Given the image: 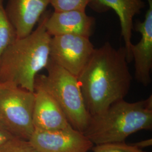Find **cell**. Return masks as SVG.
Here are the masks:
<instances>
[{"label":"cell","mask_w":152,"mask_h":152,"mask_svg":"<svg viewBox=\"0 0 152 152\" xmlns=\"http://www.w3.org/2000/svg\"><path fill=\"white\" fill-rule=\"evenodd\" d=\"M95 49L89 37L74 34L53 36L50 42V59L78 77Z\"/></svg>","instance_id":"cell-6"},{"label":"cell","mask_w":152,"mask_h":152,"mask_svg":"<svg viewBox=\"0 0 152 152\" xmlns=\"http://www.w3.org/2000/svg\"><path fill=\"white\" fill-rule=\"evenodd\" d=\"M136 147H138L139 148L142 149L144 148H147L148 147L151 146L152 144V139H147L145 140H142V141H139L137 142H136L134 144Z\"/></svg>","instance_id":"cell-18"},{"label":"cell","mask_w":152,"mask_h":152,"mask_svg":"<svg viewBox=\"0 0 152 152\" xmlns=\"http://www.w3.org/2000/svg\"><path fill=\"white\" fill-rule=\"evenodd\" d=\"M4 0H0V58L17 38L16 32L6 12Z\"/></svg>","instance_id":"cell-13"},{"label":"cell","mask_w":152,"mask_h":152,"mask_svg":"<svg viewBox=\"0 0 152 152\" xmlns=\"http://www.w3.org/2000/svg\"><path fill=\"white\" fill-rule=\"evenodd\" d=\"M29 141L39 152H88L94 144L72 127L54 131L34 129Z\"/></svg>","instance_id":"cell-7"},{"label":"cell","mask_w":152,"mask_h":152,"mask_svg":"<svg viewBox=\"0 0 152 152\" xmlns=\"http://www.w3.org/2000/svg\"><path fill=\"white\" fill-rule=\"evenodd\" d=\"M34 92L0 83V124L12 136L29 140L34 131Z\"/></svg>","instance_id":"cell-5"},{"label":"cell","mask_w":152,"mask_h":152,"mask_svg":"<svg viewBox=\"0 0 152 152\" xmlns=\"http://www.w3.org/2000/svg\"><path fill=\"white\" fill-rule=\"evenodd\" d=\"M13 136L0 124V145Z\"/></svg>","instance_id":"cell-17"},{"label":"cell","mask_w":152,"mask_h":152,"mask_svg":"<svg viewBox=\"0 0 152 152\" xmlns=\"http://www.w3.org/2000/svg\"><path fill=\"white\" fill-rule=\"evenodd\" d=\"M88 6L98 13H103L113 10L120 20L121 36L125 42V49L128 63L132 60L131 48L132 31L134 30L133 19L135 15L140 13L145 7L144 0H91Z\"/></svg>","instance_id":"cell-9"},{"label":"cell","mask_w":152,"mask_h":152,"mask_svg":"<svg viewBox=\"0 0 152 152\" xmlns=\"http://www.w3.org/2000/svg\"><path fill=\"white\" fill-rule=\"evenodd\" d=\"M93 152H147L134 144H128L125 142L106 144L92 147Z\"/></svg>","instance_id":"cell-16"},{"label":"cell","mask_w":152,"mask_h":152,"mask_svg":"<svg viewBox=\"0 0 152 152\" xmlns=\"http://www.w3.org/2000/svg\"><path fill=\"white\" fill-rule=\"evenodd\" d=\"M152 129V96L134 103L116 102L91 116L83 134L94 145L125 142L134 133Z\"/></svg>","instance_id":"cell-3"},{"label":"cell","mask_w":152,"mask_h":152,"mask_svg":"<svg viewBox=\"0 0 152 152\" xmlns=\"http://www.w3.org/2000/svg\"><path fill=\"white\" fill-rule=\"evenodd\" d=\"M48 74L38 75L35 86L43 88L53 98L71 126L83 134L91 119L86 107L78 78L49 59Z\"/></svg>","instance_id":"cell-4"},{"label":"cell","mask_w":152,"mask_h":152,"mask_svg":"<svg viewBox=\"0 0 152 152\" xmlns=\"http://www.w3.org/2000/svg\"><path fill=\"white\" fill-rule=\"evenodd\" d=\"M148 9L142 22H137L134 30L140 33L141 37L137 44H132L131 53L135 62V78L147 87L152 82V0H147Z\"/></svg>","instance_id":"cell-8"},{"label":"cell","mask_w":152,"mask_h":152,"mask_svg":"<svg viewBox=\"0 0 152 152\" xmlns=\"http://www.w3.org/2000/svg\"><path fill=\"white\" fill-rule=\"evenodd\" d=\"M45 12L37 28L29 35L16 38L0 58V83L16 85L34 92L36 76L46 68L50 59L51 36L45 28Z\"/></svg>","instance_id":"cell-2"},{"label":"cell","mask_w":152,"mask_h":152,"mask_svg":"<svg viewBox=\"0 0 152 152\" xmlns=\"http://www.w3.org/2000/svg\"><path fill=\"white\" fill-rule=\"evenodd\" d=\"M91 0H50V5L54 9V11L69 10L86 11Z\"/></svg>","instance_id":"cell-15"},{"label":"cell","mask_w":152,"mask_h":152,"mask_svg":"<svg viewBox=\"0 0 152 152\" xmlns=\"http://www.w3.org/2000/svg\"><path fill=\"white\" fill-rule=\"evenodd\" d=\"M95 23V18L88 15L86 11H54L52 14L48 12L45 28L51 37L74 34L90 38Z\"/></svg>","instance_id":"cell-11"},{"label":"cell","mask_w":152,"mask_h":152,"mask_svg":"<svg viewBox=\"0 0 152 152\" xmlns=\"http://www.w3.org/2000/svg\"><path fill=\"white\" fill-rule=\"evenodd\" d=\"M0 152H39L29 140L12 137L0 145Z\"/></svg>","instance_id":"cell-14"},{"label":"cell","mask_w":152,"mask_h":152,"mask_svg":"<svg viewBox=\"0 0 152 152\" xmlns=\"http://www.w3.org/2000/svg\"><path fill=\"white\" fill-rule=\"evenodd\" d=\"M125 48L115 49L108 42L95 49L77 77L87 111L91 116L124 99L132 77Z\"/></svg>","instance_id":"cell-1"},{"label":"cell","mask_w":152,"mask_h":152,"mask_svg":"<svg viewBox=\"0 0 152 152\" xmlns=\"http://www.w3.org/2000/svg\"><path fill=\"white\" fill-rule=\"evenodd\" d=\"M34 95L33 112L34 129L59 130L71 127L59 105L48 92L41 87L35 86Z\"/></svg>","instance_id":"cell-12"},{"label":"cell","mask_w":152,"mask_h":152,"mask_svg":"<svg viewBox=\"0 0 152 152\" xmlns=\"http://www.w3.org/2000/svg\"><path fill=\"white\" fill-rule=\"evenodd\" d=\"M50 0H7L5 10L16 32L17 38L29 35L49 5Z\"/></svg>","instance_id":"cell-10"}]
</instances>
